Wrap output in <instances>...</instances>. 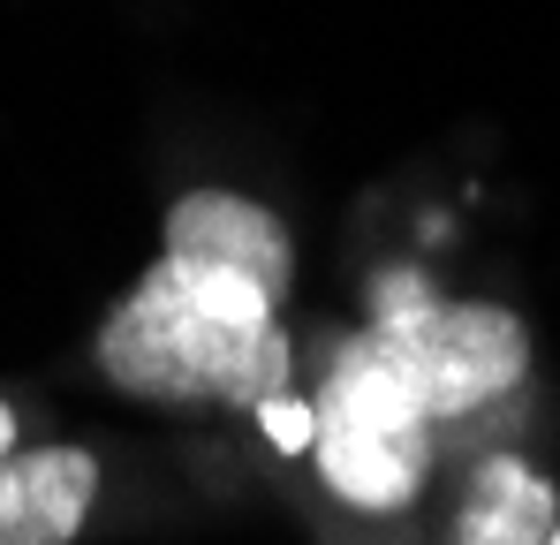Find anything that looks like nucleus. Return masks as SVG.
<instances>
[{"instance_id": "obj_1", "label": "nucleus", "mask_w": 560, "mask_h": 545, "mask_svg": "<svg viewBox=\"0 0 560 545\" xmlns=\"http://www.w3.org/2000/svg\"><path fill=\"white\" fill-rule=\"evenodd\" d=\"M98 379L152 409H250L266 417L295 394V349L280 303L220 266L152 258L137 288L98 318L92 334Z\"/></svg>"}, {"instance_id": "obj_2", "label": "nucleus", "mask_w": 560, "mask_h": 545, "mask_svg": "<svg viewBox=\"0 0 560 545\" xmlns=\"http://www.w3.org/2000/svg\"><path fill=\"white\" fill-rule=\"evenodd\" d=\"M311 462L326 492L364 515H401L432 485L440 425L364 326L326 349L318 394H311Z\"/></svg>"}, {"instance_id": "obj_3", "label": "nucleus", "mask_w": 560, "mask_h": 545, "mask_svg": "<svg viewBox=\"0 0 560 545\" xmlns=\"http://www.w3.org/2000/svg\"><path fill=\"white\" fill-rule=\"evenodd\" d=\"M364 334L424 394L432 425H463L530 379V326L508 303L440 295L417 266H386L364 303Z\"/></svg>"}, {"instance_id": "obj_4", "label": "nucleus", "mask_w": 560, "mask_h": 545, "mask_svg": "<svg viewBox=\"0 0 560 545\" xmlns=\"http://www.w3.org/2000/svg\"><path fill=\"white\" fill-rule=\"evenodd\" d=\"M160 251L189 258V266H220L258 280L273 303H288L295 288V235L273 205L243 197V189H183L167 205V228H160Z\"/></svg>"}, {"instance_id": "obj_5", "label": "nucleus", "mask_w": 560, "mask_h": 545, "mask_svg": "<svg viewBox=\"0 0 560 545\" xmlns=\"http://www.w3.org/2000/svg\"><path fill=\"white\" fill-rule=\"evenodd\" d=\"M98 508V454L46 440L0 454V545H77Z\"/></svg>"}, {"instance_id": "obj_6", "label": "nucleus", "mask_w": 560, "mask_h": 545, "mask_svg": "<svg viewBox=\"0 0 560 545\" xmlns=\"http://www.w3.org/2000/svg\"><path fill=\"white\" fill-rule=\"evenodd\" d=\"M560 523V492L523 454H485L455 500V545H546Z\"/></svg>"}, {"instance_id": "obj_7", "label": "nucleus", "mask_w": 560, "mask_h": 545, "mask_svg": "<svg viewBox=\"0 0 560 545\" xmlns=\"http://www.w3.org/2000/svg\"><path fill=\"white\" fill-rule=\"evenodd\" d=\"M23 448V417H15V402H0V454Z\"/></svg>"}, {"instance_id": "obj_8", "label": "nucleus", "mask_w": 560, "mask_h": 545, "mask_svg": "<svg viewBox=\"0 0 560 545\" xmlns=\"http://www.w3.org/2000/svg\"><path fill=\"white\" fill-rule=\"evenodd\" d=\"M546 545H560V523H553V538H546Z\"/></svg>"}]
</instances>
